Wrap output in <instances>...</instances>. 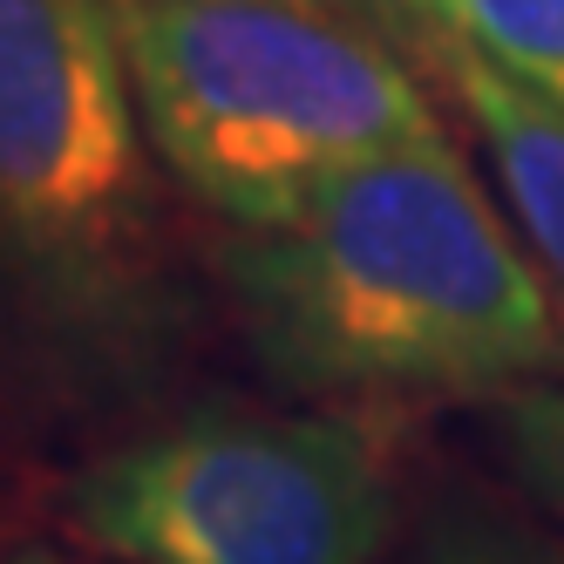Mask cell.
Here are the masks:
<instances>
[{
    "mask_svg": "<svg viewBox=\"0 0 564 564\" xmlns=\"http://www.w3.org/2000/svg\"><path fill=\"white\" fill-rule=\"evenodd\" d=\"M212 286L265 381L334 409L503 401L564 368V306L476 164L388 150L272 231L212 246Z\"/></svg>",
    "mask_w": 564,
    "mask_h": 564,
    "instance_id": "2",
    "label": "cell"
},
{
    "mask_svg": "<svg viewBox=\"0 0 564 564\" xmlns=\"http://www.w3.org/2000/svg\"><path fill=\"white\" fill-rule=\"evenodd\" d=\"M456 48L564 109V0H422Z\"/></svg>",
    "mask_w": 564,
    "mask_h": 564,
    "instance_id": "6",
    "label": "cell"
},
{
    "mask_svg": "<svg viewBox=\"0 0 564 564\" xmlns=\"http://www.w3.org/2000/svg\"><path fill=\"white\" fill-rule=\"evenodd\" d=\"M442 83L456 96V116L469 123L482 164H490L503 212L517 225V238L531 246L538 272L551 279V293L564 306V109L517 89L510 75H497L469 48H442Z\"/></svg>",
    "mask_w": 564,
    "mask_h": 564,
    "instance_id": "5",
    "label": "cell"
},
{
    "mask_svg": "<svg viewBox=\"0 0 564 564\" xmlns=\"http://www.w3.org/2000/svg\"><path fill=\"white\" fill-rule=\"evenodd\" d=\"M300 8H319V14H340L354 28H375L381 42H394L401 55H422V62H442V48H449V34L435 28V14L422 8V0H300Z\"/></svg>",
    "mask_w": 564,
    "mask_h": 564,
    "instance_id": "9",
    "label": "cell"
},
{
    "mask_svg": "<svg viewBox=\"0 0 564 564\" xmlns=\"http://www.w3.org/2000/svg\"><path fill=\"white\" fill-rule=\"evenodd\" d=\"M422 564H564V538L510 510H463L429 531Z\"/></svg>",
    "mask_w": 564,
    "mask_h": 564,
    "instance_id": "8",
    "label": "cell"
},
{
    "mask_svg": "<svg viewBox=\"0 0 564 564\" xmlns=\"http://www.w3.org/2000/svg\"><path fill=\"white\" fill-rule=\"evenodd\" d=\"M8 564H68V557H62V551H42V544H21Z\"/></svg>",
    "mask_w": 564,
    "mask_h": 564,
    "instance_id": "11",
    "label": "cell"
},
{
    "mask_svg": "<svg viewBox=\"0 0 564 564\" xmlns=\"http://www.w3.org/2000/svg\"><path fill=\"white\" fill-rule=\"evenodd\" d=\"M497 449L544 517L564 523V388H517L497 401Z\"/></svg>",
    "mask_w": 564,
    "mask_h": 564,
    "instance_id": "7",
    "label": "cell"
},
{
    "mask_svg": "<svg viewBox=\"0 0 564 564\" xmlns=\"http://www.w3.org/2000/svg\"><path fill=\"white\" fill-rule=\"evenodd\" d=\"M205 340L109 0H0V409L130 435Z\"/></svg>",
    "mask_w": 564,
    "mask_h": 564,
    "instance_id": "1",
    "label": "cell"
},
{
    "mask_svg": "<svg viewBox=\"0 0 564 564\" xmlns=\"http://www.w3.org/2000/svg\"><path fill=\"white\" fill-rule=\"evenodd\" d=\"M14 523H21V476H14V456L0 449V564H8L14 551Z\"/></svg>",
    "mask_w": 564,
    "mask_h": 564,
    "instance_id": "10",
    "label": "cell"
},
{
    "mask_svg": "<svg viewBox=\"0 0 564 564\" xmlns=\"http://www.w3.org/2000/svg\"><path fill=\"white\" fill-rule=\"evenodd\" d=\"M55 517L109 564H375L394 482L347 409L212 401L75 463Z\"/></svg>",
    "mask_w": 564,
    "mask_h": 564,
    "instance_id": "4",
    "label": "cell"
},
{
    "mask_svg": "<svg viewBox=\"0 0 564 564\" xmlns=\"http://www.w3.org/2000/svg\"><path fill=\"white\" fill-rule=\"evenodd\" d=\"M164 177L231 231L286 225L319 184L449 137L415 62L300 0H109Z\"/></svg>",
    "mask_w": 564,
    "mask_h": 564,
    "instance_id": "3",
    "label": "cell"
}]
</instances>
